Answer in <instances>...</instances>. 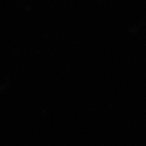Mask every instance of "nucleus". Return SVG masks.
I'll list each match as a JSON object with an SVG mask.
<instances>
[]
</instances>
